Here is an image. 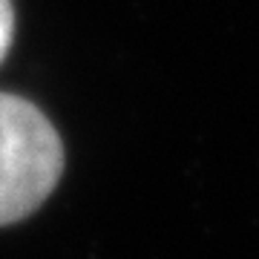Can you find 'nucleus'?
Instances as JSON below:
<instances>
[{"label": "nucleus", "instance_id": "f03ea898", "mask_svg": "<svg viewBox=\"0 0 259 259\" xmlns=\"http://www.w3.org/2000/svg\"><path fill=\"white\" fill-rule=\"evenodd\" d=\"M12 37H15V9L12 0H0V64L12 47Z\"/></svg>", "mask_w": 259, "mask_h": 259}, {"label": "nucleus", "instance_id": "f257e3e1", "mask_svg": "<svg viewBox=\"0 0 259 259\" xmlns=\"http://www.w3.org/2000/svg\"><path fill=\"white\" fill-rule=\"evenodd\" d=\"M64 173V144L32 101L0 93V225L35 213Z\"/></svg>", "mask_w": 259, "mask_h": 259}]
</instances>
